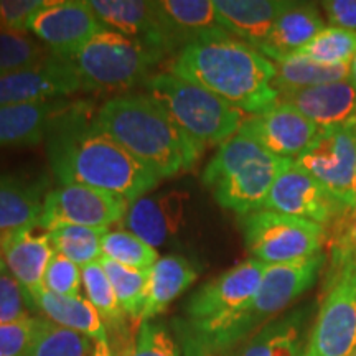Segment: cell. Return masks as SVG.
<instances>
[{
    "mask_svg": "<svg viewBox=\"0 0 356 356\" xmlns=\"http://www.w3.org/2000/svg\"><path fill=\"white\" fill-rule=\"evenodd\" d=\"M48 160L61 185H84L134 203L159 185V178L137 162L89 119L79 102L47 139Z\"/></svg>",
    "mask_w": 356,
    "mask_h": 356,
    "instance_id": "obj_1",
    "label": "cell"
},
{
    "mask_svg": "<svg viewBox=\"0 0 356 356\" xmlns=\"http://www.w3.org/2000/svg\"><path fill=\"white\" fill-rule=\"evenodd\" d=\"M170 73L251 115L279 102L274 86L275 65L252 44L222 29L186 43L173 58Z\"/></svg>",
    "mask_w": 356,
    "mask_h": 356,
    "instance_id": "obj_2",
    "label": "cell"
},
{
    "mask_svg": "<svg viewBox=\"0 0 356 356\" xmlns=\"http://www.w3.org/2000/svg\"><path fill=\"white\" fill-rule=\"evenodd\" d=\"M92 122L159 180L190 172L204 150L149 95H126L106 101Z\"/></svg>",
    "mask_w": 356,
    "mask_h": 356,
    "instance_id": "obj_3",
    "label": "cell"
},
{
    "mask_svg": "<svg viewBox=\"0 0 356 356\" xmlns=\"http://www.w3.org/2000/svg\"><path fill=\"white\" fill-rule=\"evenodd\" d=\"M325 264L327 254L320 252L307 259L267 266L261 286L251 302L228 318L203 330H190L184 323L178 325L184 355L218 356L233 350L309 292L317 282Z\"/></svg>",
    "mask_w": 356,
    "mask_h": 356,
    "instance_id": "obj_4",
    "label": "cell"
},
{
    "mask_svg": "<svg viewBox=\"0 0 356 356\" xmlns=\"http://www.w3.org/2000/svg\"><path fill=\"white\" fill-rule=\"evenodd\" d=\"M293 160L277 157L241 134L222 142L203 172L218 204L239 216L259 211L280 173Z\"/></svg>",
    "mask_w": 356,
    "mask_h": 356,
    "instance_id": "obj_5",
    "label": "cell"
},
{
    "mask_svg": "<svg viewBox=\"0 0 356 356\" xmlns=\"http://www.w3.org/2000/svg\"><path fill=\"white\" fill-rule=\"evenodd\" d=\"M145 89L172 121L203 147L221 145L234 137L246 119L229 102L172 73L150 76Z\"/></svg>",
    "mask_w": 356,
    "mask_h": 356,
    "instance_id": "obj_6",
    "label": "cell"
},
{
    "mask_svg": "<svg viewBox=\"0 0 356 356\" xmlns=\"http://www.w3.org/2000/svg\"><path fill=\"white\" fill-rule=\"evenodd\" d=\"M162 58L154 48L108 29L65 61L74 70L81 89L124 91L145 81Z\"/></svg>",
    "mask_w": 356,
    "mask_h": 356,
    "instance_id": "obj_7",
    "label": "cell"
},
{
    "mask_svg": "<svg viewBox=\"0 0 356 356\" xmlns=\"http://www.w3.org/2000/svg\"><path fill=\"white\" fill-rule=\"evenodd\" d=\"M239 218L248 252L267 266L320 254L328 241L323 226L277 211L259 210Z\"/></svg>",
    "mask_w": 356,
    "mask_h": 356,
    "instance_id": "obj_8",
    "label": "cell"
},
{
    "mask_svg": "<svg viewBox=\"0 0 356 356\" xmlns=\"http://www.w3.org/2000/svg\"><path fill=\"white\" fill-rule=\"evenodd\" d=\"M293 165L314 177L346 210L355 208L356 119L318 131Z\"/></svg>",
    "mask_w": 356,
    "mask_h": 356,
    "instance_id": "obj_9",
    "label": "cell"
},
{
    "mask_svg": "<svg viewBox=\"0 0 356 356\" xmlns=\"http://www.w3.org/2000/svg\"><path fill=\"white\" fill-rule=\"evenodd\" d=\"M266 269L267 264L248 259L208 280L186 302L185 314L188 323H184L185 327L203 330L243 309L259 289Z\"/></svg>",
    "mask_w": 356,
    "mask_h": 356,
    "instance_id": "obj_10",
    "label": "cell"
},
{
    "mask_svg": "<svg viewBox=\"0 0 356 356\" xmlns=\"http://www.w3.org/2000/svg\"><path fill=\"white\" fill-rule=\"evenodd\" d=\"M129 203L119 195L84 185H61L43 200L40 228L50 231L60 225L109 228L122 221Z\"/></svg>",
    "mask_w": 356,
    "mask_h": 356,
    "instance_id": "obj_11",
    "label": "cell"
},
{
    "mask_svg": "<svg viewBox=\"0 0 356 356\" xmlns=\"http://www.w3.org/2000/svg\"><path fill=\"white\" fill-rule=\"evenodd\" d=\"M29 32L40 40L53 56L68 60L89 40L108 30L88 0H50L29 22Z\"/></svg>",
    "mask_w": 356,
    "mask_h": 356,
    "instance_id": "obj_12",
    "label": "cell"
},
{
    "mask_svg": "<svg viewBox=\"0 0 356 356\" xmlns=\"http://www.w3.org/2000/svg\"><path fill=\"white\" fill-rule=\"evenodd\" d=\"M356 351V280L340 279L323 289L322 304L305 356H353Z\"/></svg>",
    "mask_w": 356,
    "mask_h": 356,
    "instance_id": "obj_13",
    "label": "cell"
},
{
    "mask_svg": "<svg viewBox=\"0 0 356 356\" xmlns=\"http://www.w3.org/2000/svg\"><path fill=\"white\" fill-rule=\"evenodd\" d=\"M262 210L282 213L330 228L346 208L309 173L292 165L280 173L267 195Z\"/></svg>",
    "mask_w": 356,
    "mask_h": 356,
    "instance_id": "obj_14",
    "label": "cell"
},
{
    "mask_svg": "<svg viewBox=\"0 0 356 356\" xmlns=\"http://www.w3.org/2000/svg\"><path fill=\"white\" fill-rule=\"evenodd\" d=\"M318 131L300 111L279 101L264 113L244 119L238 134L257 142L277 157L296 160L314 142Z\"/></svg>",
    "mask_w": 356,
    "mask_h": 356,
    "instance_id": "obj_15",
    "label": "cell"
},
{
    "mask_svg": "<svg viewBox=\"0 0 356 356\" xmlns=\"http://www.w3.org/2000/svg\"><path fill=\"white\" fill-rule=\"evenodd\" d=\"M81 89L68 61L51 56L43 63L0 76V106L61 99Z\"/></svg>",
    "mask_w": 356,
    "mask_h": 356,
    "instance_id": "obj_16",
    "label": "cell"
},
{
    "mask_svg": "<svg viewBox=\"0 0 356 356\" xmlns=\"http://www.w3.org/2000/svg\"><path fill=\"white\" fill-rule=\"evenodd\" d=\"M79 102L65 97L29 104L0 106V147L33 145L55 131Z\"/></svg>",
    "mask_w": 356,
    "mask_h": 356,
    "instance_id": "obj_17",
    "label": "cell"
},
{
    "mask_svg": "<svg viewBox=\"0 0 356 356\" xmlns=\"http://www.w3.org/2000/svg\"><path fill=\"white\" fill-rule=\"evenodd\" d=\"M55 256L50 234L33 226L12 233H0V259L25 289L26 296H33L43 289V275Z\"/></svg>",
    "mask_w": 356,
    "mask_h": 356,
    "instance_id": "obj_18",
    "label": "cell"
},
{
    "mask_svg": "<svg viewBox=\"0 0 356 356\" xmlns=\"http://www.w3.org/2000/svg\"><path fill=\"white\" fill-rule=\"evenodd\" d=\"M185 198L181 191L145 195L129 204L121 222L149 246H162L184 225Z\"/></svg>",
    "mask_w": 356,
    "mask_h": 356,
    "instance_id": "obj_19",
    "label": "cell"
},
{
    "mask_svg": "<svg viewBox=\"0 0 356 356\" xmlns=\"http://www.w3.org/2000/svg\"><path fill=\"white\" fill-rule=\"evenodd\" d=\"M89 7L109 30L154 48L163 56L170 53L154 2L144 0H89Z\"/></svg>",
    "mask_w": 356,
    "mask_h": 356,
    "instance_id": "obj_20",
    "label": "cell"
},
{
    "mask_svg": "<svg viewBox=\"0 0 356 356\" xmlns=\"http://www.w3.org/2000/svg\"><path fill=\"white\" fill-rule=\"evenodd\" d=\"M279 101L300 111L320 131L356 119V88L350 79L280 92Z\"/></svg>",
    "mask_w": 356,
    "mask_h": 356,
    "instance_id": "obj_21",
    "label": "cell"
},
{
    "mask_svg": "<svg viewBox=\"0 0 356 356\" xmlns=\"http://www.w3.org/2000/svg\"><path fill=\"white\" fill-rule=\"evenodd\" d=\"M220 29L259 48L282 12L286 0H213Z\"/></svg>",
    "mask_w": 356,
    "mask_h": 356,
    "instance_id": "obj_22",
    "label": "cell"
},
{
    "mask_svg": "<svg viewBox=\"0 0 356 356\" xmlns=\"http://www.w3.org/2000/svg\"><path fill=\"white\" fill-rule=\"evenodd\" d=\"M154 3L170 53H178L191 40L220 29L213 0H159Z\"/></svg>",
    "mask_w": 356,
    "mask_h": 356,
    "instance_id": "obj_23",
    "label": "cell"
},
{
    "mask_svg": "<svg viewBox=\"0 0 356 356\" xmlns=\"http://www.w3.org/2000/svg\"><path fill=\"white\" fill-rule=\"evenodd\" d=\"M32 309H38L50 322L91 338L95 343L109 341L108 328L92 304L81 296H58L47 289H40L29 297Z\"/></svg>",
    "mask_w": 356,
    "mask_h": 356,
    "instance_id": "obj_24",
    "label": "cell"
},
{
    "mask_svg": "<svg viewBox=\"0 0 356 356\" xmlns=\"http://www.w3.org/2000/svg\"><path fill=\"white\" fill-rule=\"evenodd\" d=\"M323 29L325 20L314 3L291 2L257 50L269 60L291 55L305 47Z\"/></svg>",
    "mask_w": 356,
    "mask_h": 356,
    "instance_id": "obj_25",
    "label": "cell"
},
{
    "mask_svg": "<svg viewBox=\"0 0 356 356\" xmlns=\"http://www.w3.org/2000/svg\"><path fill=\"white\" fill-rule=\"evenodd\" d=\"M310 307L293 309L259 328L238 356H304Z\"/></svg>",
    "mask_w": 356,
    "mask_h": 356,
    "instance_id": "obj_26",
    "label": "cell"
},
{
    "mask_svg": "<svg viewBox=\"0 0 356 356\" xmlns=\"http://www.w3.org/2000/svg\"><path fill=\"white\" fill-rule=\"evenodd\" d=\"M44 190V180L0 177V233L38 226Z\"/></svg>",
    "mask_w": 356,
    "mask_h": 356,
    "instance_id": "obj_27",
    "label": "cell"
},
{
    "mask_svg": "<svg viewBox=\"0 0 356 356\" xmlns=\"http://www.w3.org/2000/svg\"><path fill=\"white\" fill-rule=\"evenodd\" d=\"M200 270L184 256L160 257L149 269V291L142 312V322L165 312L173 300L193 286Z\"/></svg>",
    "mask_w": 356,
    "mask_h": 356,
    "instance_id": "obj_28",
    "label": "cell"
},
{
    "mask_svg": "<svg viewBox=\"0 0 356 356\" xmlns=\"http://www.w3.org/2000/svg\"><path fill=\"white\" fill-rule=\"evenodd\" d=\"M275 65L274 86L280 92L296 91L348 79L350 65H318L296 53L270 60Z\"/></svg>",
    "mask_w": 356,
    "mask_h": 356,
    "instance_id": "obj_29",
    "label": "cell"
},
{
    "mask_svg": "<svg viewBox=\"0 0 356 356\" xmlns=\"http://www.w3.org/2000/svg\"><path fill=\"white\" fill-rule=\"evenodd\" d=\"M327 244L328 270L325 275V287L340 279L356 280V208L333 222L328 231Z\"/></svg>",
    "mask_w": 356,
    "mask_h": 356,
    "instance_id": "obj_30",
    "label": "cell"
},
{
    "mask_svg": "<svg viewBox=\"0 0 356 356\" xmlns=\"http://www.w3.org/2000/svg\"><path fill=\"white\" fill-rule=\"evenodd\" d=\"M81 277L88 299L97 310L106 328H111L118 337V340L122 341V346H127V317L119 305L113 284H111L106 270L102 269L101 262L97 261L83 267Z\"/></svg>",
    "mask_w": 356,
    "mask_h": 356,
    "instance_id": "obj_31",
    "label": "cell"
},
{
    "mask_svg": "<svg viewBox=\"0 0 356 356\" xmlns=\"http://www.w3.org/2000/svg\"><path fill=\"white\" fill-rule=\"evenodd\" d=\"M109 233V228H91V226L60 225L48 231L51 246L56 254L79 267H86L101 261L102 238Z\"/></svg>",
    "mask_w": 356,
    "mask_h": 356,
    "instance_id": "obj_32",
    "label": "cell"
},
{
    "mask_svg": "<svg viewBox=\"0 0 356 356\" xmlns=\"http://www.w3.org/2000/svg\"><path fill=\"white\" fill-rule=\"evenodd\" d=\"M99 262L113 284L115 297L126 317L132 322H140L149 291V269H134L108 257H101Z\"/></svg>",
    "mask_w": 356,
    "mask_h": 356,
    "instance_id": "obj_33",
    "label": "cell"
},
{
    "mask_svg": "<svg viewBox=\"0 0 356 356\" xmlns=\"http://www.w3.org/2000/svg\"><path fill=\"white\" fill-rule=\"evenodd\" d=\"M91 351V338L40 317L25 356H88Z\"/></svg>",
    "mask_w": 356,
    "mask_h": 356,
    "instance_id": "obj_34",
    "label": "cell"
},
{
    "mask_svg": "<svg viewBox=\"0 0 356 356\" xmlns=\"http://www.w3.org/2000/svg\"><path fill=\"white\" fill-rule=\"evenodd\" d=\"M296 55L309 58L318 65H351L356 56V32L325 26L317 37L297 50Z\"/></svg>",
    "mask_w": 356,
    "mask_h": 356,
    "instance_id": "obj_35",
    "label": "cell"
},
{
    "mask_svg": "<svg viewBox=\"0 0 356 356\" xmlns=\"http://www.w3.org/2000/svg\"><path fill=\"white\" fill-rule=\"evenodd\" d=\"M51 56V51L29 33L0 30V76L43 63Z\"/></svg>",
    "mask_w": 356,
    "mask_h": 356,
    "instance_id": "obj_36",
    "label": "cell"
},
{
    "mask_svg": "<svg viewBox=\"0 0 356 356\" xmlns=\"http://www.w3.org/2000/svg\"><path fill=\"white\" fill-rule=\"evenodd\" d=\"M102 257L134 269H150L157 262L159 252L131 231H111L102 238Z\"/></svg>",
    "mask_w": 356,
    "mask_h": 356,
    "instance_id": "obj_37",
    "label": "cell"
},
{
    "mask_svg": "<svg viewBox=\"0 0 356 356\" xmlns=\"http://www.w3.org/2000/svg\"><path fill=\"white\" fill-rule=\"evenodd\" d=\"M32 309L25 289L7 269L6 262L0 259V325H10L30 318Z\"/></svg>",
    "mask_w": 356,
    "mask_h": 356,
    "instance_id": "obj_38",
    "label": "cell"
},
{
    "mask_svg": "<svg viewBox=\"0 0 356 356\" xmlns=\"http://www.w3.org/2000/svg\"><path fill=\"white\" fill-rule=\"evenodd\" d=\"M129 356H180L175 338L167 325L142 322Z\"/></svg>",
    "mask_w": 356,
    "mask_h": 356,
    "instance_id": "obj_39",
    "label": "cell"
},
{
    "mask_svg": "<svg viewBox=\"0 0 356 356\" xmlns=\"http://www.w3.org/2000/svg\"><path fill=\"white\" fill-rule=\"evenodd\" d=\"M83 277L79 266L66 259L65 256L56 254L51 257L50 264L43 275V289L50 291L58 296L76 297L79 296V286H81Z\"/></svg>",
    "mask_w": 356,
    "mask_h": 356,
    "instance_id": "obj_40",
    "label": "cell"
},
{
    "mask_svg": "<svg viewBox=\"0 0 356 356\" xmlns=\"http://www.w3.org/2000/svg\"><path fill=\"white\" fill-rule=\"evenodd\" d=\"M50 0H0V30L29 32V22Z\"/></svg>",
    "mask_w": 356,
    "mask_h": 356,
    "instance_id": "obj_41",
    "label": "cell"
},
{
    "mask_svg": "<svg viewBox=\"0 0 356 356\" xmlns=\"http://www.w3.org/2000/svg\"><path fill=\"white\" fill-rule=\"evenodd\" d=\"M40 317L0 325V356H25L37 332Z\"/></svg>",
    "mask_w": 356,
    "mask_h": 356,
    "instance_id": "obj_42",
    "label": "cell"
},
{
    "mask_svg": "<svg viewBox=\"0 0 356 356\" xmlns=\"http://www.w3.org/2000/svg\"><path fill=\"white\" fill-rule=\"evenodd\" d=\"M320 6L330 26L356 32V0H325Z\"/></svg>",
    "mask_w": 356,
    "mask_h": 356,
    "instance_id": "obj_43",
    "label": "cell"
},
{
    "mask_svg": "<svg viewBox=\"0 0 356 356\" xmlns=\"http://www.w3.org/2000/svg\"><path fill=\"white\" fill-rule=\"evenodd\" d=\"M88 356H115L111 350L109 341H99V343H95L92 346V351Z\"/></svg>",
    "mask_w": 356,
    "mask_h": 356,
    "instance_id": "obj_44",
    "label": "cell"
},
{
    "mask_svg": "<svg viewBox=\"0 0 356 356\" xmlns=\"http://www.w3.org/2000/svg\"><path fill=\"white\" fill-rule=\"evenodd\" d=\"M348 79L351 83H353V86L356 88V56H355V60L351 61V65H350V76H348Z\"/></svg>",
    "mask_w": 356,
    "mask_h": 356,
    "instance_id": "obj_45",
    "label": "cell"
},
{
    "mask_svg": "<svg viewBox=\"0 0 356 356\" xmlns=\"http://www.w3.org/2000/svg\"><path fill=\"white\" fill-rule=\"evenodd\" d=\"M355 208H356V177H355Z\"/></svg>",
    "mask_w": 356,
    "mask_h": 356,
    "instance_id": "obj_46",
    "label": "cell"
},
{
    "mask_svg": "<svg viewBox=\"0 0 356 356\" xmlns=\"http://www.w3.org/2000/svg\"><path fill=\"white\" fill-rule=\"evenodd\" d=\"M353 356H356V351H355V355H353Z\"/></svg>",
    "mask_w": 356,
    "mask_h": 356,
    "instance_id": "obj_47",
    "label": "cell"
},
{
    "mask_svg": "<svg viewBox=\"0 0 356 356\" xmlns=\"http://www.w3.org/2000/svg\"><path fill=\"white\" fill-rule=\"evenodd\" d=\"M304 356H305V355H304Z\"/></svg>",
    "mask_w": 356,
    "mask_h": 356,
    "instance_id": "obj_48",
    "label": "cell"
}]
</instances>
